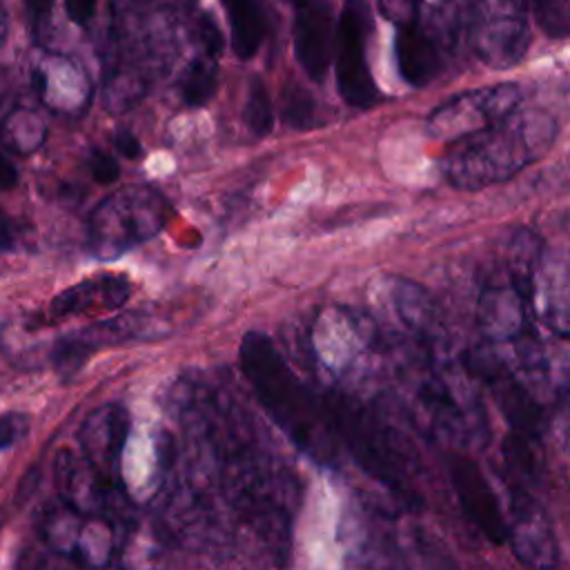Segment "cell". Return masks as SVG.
<instances>
[{"label":"cell","instance_id":"cell-1","mask_svg":"<svg viewBox=\"0 0 570 570\" xmlns=\"http://www.w3.org/2000/svg\"><path fill=\"white\" fill-rule=\"evenodd\" d=\"M196 425L198 436L205 439L212 452V465L225 499L285 557L289 548V512L265 454L256 450L245 430L236 428V416L216 399L198 403Z\"/></svg>","mask_w":570,"mask_h":570},{"label":"cell","instance_id":"cell-2","mask_svg":"<svg viewBox=\"0 0 570 570\" xmlns=\"http://www.w3.org/2000/svg\"><path fill=\"white\" fill-rule=\"evenodd\" d=\"M238 363L276 428L309 459L332 465L336 448L325 410L323 405L316 410L309 390L292 372L274 341L263 332H247L238 345Z\"/></svg>","mask_w":570,"mask_h":570},{"label":"cell","instance_id":"cell-3","mask_svg":"<svg viewBox=\"0 0 570 570\" xmlns=\"http://www.w3.org/2000/svg\"><path fill=\"white\" fill-rule=\"evenodd\" d=\"M557 138V120L543 109H514L494 127L461 140L443 174L456 189H483L510 180L546 156Z\"/></svg>","mask_w":570,"mask_h":570},{"label":"cell","instance_id":"cell-4","mask_svg":"<svg viewBox=\"0 0 570 570\" xmlns=\"http://www.w3.org/2000/svg\"><path fill=\"white\" fill-rule=\"evenodd\" d=\"M321 403L332 432L345 441L361 468L403 497V501H414L416 494L410 485L412 454L403 448V441L352 396L332 390Z\"/></svg>","mask_w":570,"mask_h":570},{"label":"cell","instance_id":"cell-5","mask_svg":"<svg viewBox=\"0 0 570 570\" xmlns=\"http://www.w3.org/2000/svg\"><path fill=\"white\" fill-rule=\"evenodd\" d=\"M410 374L405 376V387L419 423L452 445L485 441L488 419L483 403L468 383L445 370L443 361L419 365Z\"/></svg>","mask_w":570,"mask_h":570},{"label":"cell","instance_id":"cell-6","mask_svg":"<svg viewBox=\"0 0 570 570\" xmlns=\"http://www.w3.org/2000/svg\"><path fill=\"white\" fill-rule=\"evenodd\" d=\"M169 220V200L154 187L138 185L109 194L91 214L87 247L100 261L118 258L156 236Z\"/></svg>","mask_w":570,"mask_h":570},{"label":"cell","instance_id":"cell-7","mask_svg":"<svg viewBox=\"0 0 570 570\" xmlns=\"http://www.w3.org/2000/svg\"><path fill=\"white\" fill-rule=\"evenodd\" d=\"M468 40L490 69L517 67L530 47V24L521 0H463Z\"/></svg>","mask_w":570,"mask_h":570},{"label":"cell","instance_id":"cell-8","mask_svg":"<svg viewBox=\"0 0 570 570\" xmlns=\"http://www.w3.org/2000/svg\"><path fill=\"white\" fill-rule=\"evenodd\" d=\"M118 525L60 505L42 519V539L51 554L82 568L107 570L116 566L120 548Z\"/></svg>","mask_w":570,"mask_h":570},{"label":"cell","instance_id":"cell-9","mask_svg":"<svg viewBox=\"0 0 570 570\" xmlns=\"http://www.w3.org/2000/svg\"><path fill=\"white\" fill-rule=\"evenodd\" d=\"M374 20L367 0H343L336 22L334 71L341 98L356 109H370L379 102V87L367 62V47Z\"/></svg>","mask_w":570,"mask_h":570},{"label":"cell","instance_id":"cell-10","mask_svg":"<svg viewBox=\"0 0 570 570\" xmlns=\"http://www.w3.org/2000/svg\"><path fill=\"white\" fill-rule=\"evenodd\" d=\"M519 102L521 89L514 82L470 89L452 96L430 111L425 129L434 140L461 142L501 122L519 107Z\"/></svg>","mask_w":570,"mask_h":570},{"label":"cell","instance_id":"cell-11","mask_svg":"<svg viewBox=\"0 0 570 570\" xmlns=\"http://www.w3.org/2000/svg\"><path fill=\"white\" fill-rule=\"evenodd\" d=\"M56 481L62 503L76 512L105 519L118 528L129 525L131 505L122 483L98 472L82 454L60 450L56 461Z\"/></svg>","mask_w":570,"mask_h":570},{"label":"cell","instance_id":"cell-12","mask_svg":"<svg viewBox=\"0 0 570 570\" xmlns=\"http://www.w3.org/2000/svg\"><path fill=\"white\" fill-rule=\"evenodd\" d=\"M505 521L508 543L525 568L552 570L559 563V543L552 521L528 488L510 483Z\"/></svg>","mask_w":570,"mask_h":570},{"label":"cell","instance_id":"cell-13","mask_svg":"<svg viewBox=\"0 0 570 570\" xmlns=\"http://www.w3.org/2000/svg\"><path fill=\"white\" fill-rule=\"evenodd\" d=\"M448 474L459 505L468 521L481 530L492 543L508 541V521L501 510L499 497L483 474V470L465 454H448Z\"/></svg>","mask_w":570,"mask_h":570},{"label":"cell","instance_id":"cell-14","mask_svg":"<svg viewBox=\"0 0 570 570\" xmlns=\"http://www.w3.org/2000/svg\"><path fill=\"white\" fill-rule=\"evenodd\" d=\"M294 53L305 76L314 82H323L336 47V27L332 7L323 0H309L296 9L294 16Z\"/></svg>","mask_w":570,"mask_h":570},{"label":"cell","instance_id":"cell-15","mask_svg":"<svg viewBox=\"0 0 570 570\" xmlns=\"http://www.w3.org/2000/svg\"><path fill=\"white\" fill-rule=\"evenodd\" d=\"M129 432V416L120 405L96 407L80 428V454L105 476L120 481V456Z\"/></svg>","mask_w":570,"mask_h":570},{"label":"cell","instance_id":"cell-16","mask_svg":"<svg viewBox=\"0 0 570 570\" xmlns=\"http://www.w3.org/2000/svg\"><path fill=\"white\" fill-rule=\"evenodd\" d=\"M131 296V283L125 274H96L62 292L49 303V316L65 321L71 316L116 312Z\"/></svg>","mask_w":570,"mask_h":570},{"label":"cell","instance_id":"cell-17","mask_svg":"<svg viewBox=\"0 0 570 570\" xmlns=\"http://www.w3.org/2000/svg\"><path fill=\"white\" fill-rule=\"evenodd\" d=\"M394 56L399 73L412 87H425L443 71L441 45L432 31L416 20L399 22L394 36Z\"/></svg>","mask_w":570,"mask_h":570},{"label":"cell","instance_id":"cell-18","mask_svg":"<svg viewBox=\"0 0 570 570\" xmlns=\"http://www.w3.org/2000/svg\"><path fill=\"white\" fill-rule=\"evenodd\" d=\"M532 301L539 318L559 336L570 338V272L561 265L534 267L523 294Z\"/></svg>","mask_w":570,"mask_h":570},{"label":"cell","instance_id":"cell-19","mask_svg":"<svg viewBox=\"0 0 570 570\" xmlns=\"http://www.w3.org/2000/svg\"><path fill=\"white\" fill-rule=\"evenodd\" d=\"M33 87L56 111H78L87 98V76L71 60L49 58L33 69Z\"/></svg>","mask_w":570,"mask_h":570},{"label":"cell","instance_id":"cell-20","mask_svg":"<svg viewBox=\"0 0 570 570\" xmlns=\"http://www.w3.org/2000/svg\"><path fill=\"white\" fill-rule=\"evenodd\" d=\"M229 22L232 49L240 60H249L258 53L267 22L261 0H220Z\"/></svg>","mask_w":570,"mask_h":570},{"label":"cell","instance_id":"cell-21","mask_svg":"<svg viewBox=\"0 0 570 570\" xmlns=\"http://www.w3.org/2000/svg\"><path fill=\"white\" fill-rule=\"evenodd\" d=\"M45 122L24 107H11L0 120V140L16 154H31L45 140Z\"/></svg>","mask_w":570,"mask_h":570},{"label":"cell","instance_id":"cell-22","mask_svg":"<svg viewBox=\"0 0 570 570\" xmlns=\"http://www.w3.org/2000/svg\"><path fill=\"white\" fill-rule=\"evenodd\" d=\"M218 85V67L209 56L194 58L180 78V98L187 107H203L212 100Z\"/></svg>","mask_w":570,"mask_h":570},{"label":"cell","instance_id":"cell-23","mask_svg":"<svg viewBox=\"0 0 570 570\" xmlns=\"http://www.w3.org/2000/svg\"><path fill=\"white\" fill-rule=\"evenodd\" d=\"M278 114L283 125L296 131H307L316 127V102L314 96L296 82H287L281 91Z\"/></svg>","mask_w":570,"mask_h":570},{"label":"cell","instance_id":"cell-24","mask_svg":"<svg viewBox=\"0 0 570 570\" xmlns=\"http://www.w3.org/2000/svg\"><path fill=\"white\" fill-rule=\"evenodd\" d=\"M274 120H276V114H274L272 96H269L265 82L256 76V78H252L249 89H247V98L243 105V122L254 136L263 138V136L272 134Z\"/></svg>","mask_w":570,"mask_h":570},{"label":"cell","instance_id":"cell-25","mask_svg":"<svg viewBox=\"0 0 570 570\" xmlns=\"http://www.w3.org/2000/svg\"><path fill=\"white\" fill-rule=\"evenodd\" d=\"M537 439L528 436V434H510L503 443V456L508 468L514 472L517 485H521V479H537L539 468H541V459L537 454Z\"/></svg>","mask_w":570,"mask_h":570},{"label":"cell","instance_id":"cell-26","mask_svg":"<svg viewBox=\"0 0 570 570\" xmlns=\"http://www.w3.org/2000/svg\"><path fill=\"white\" fill-rule=\"evenodd\" d=\"M537 24L550 38L570 33V4L568 0H528Z\"/></svg>","mask_w":570,"mask_h":570},{"label":"cell","instance_id":"cell-27","mask_svg":"<svg viewBox=\"0 0 570 570\" xmlns=\"http://www.w3.org/2000/svg\"><path fill=\"white\" fill-rule=\"evenodd\" d=\"M27 20H29V31L36 42H42L49 33L51 24V13H53V2L56 0H22Z\"/></svg>","mask_w":570,"mask_h":570},{"label":"cell","instance_id":"cell-28","mask_svg":"<svg viewBox=\"0 0 570 570\" xmlns=\"http://www.w3.org/2000/svg\"><path fill=\"white\" fill-rule=\"evenodd\" d=\"M29 419L22 412H7L0 416V452L16 445L27 432Z\"/></svg>","mask_w":570,"mask_h":570},{"label":"cell","instance_id":"cell-29","mask_svg":"<svg viewBox=\"0 0 570 570\" xmlns=\"http://www.w3.org/2000/svg\"><path fill=\"white\" fill-rule=\"evenodd\" d=\"M89 171H91L94 180L100 183V185H111L120 176L116 158L105 154V151H100V149H94L89 154Z\"/></svg>","mask_w":570,"mask_h":570},{"label":"cell","instance_id":"cell-30","mask_svg":"<svg viewBox=\"0 0 570 570\" xmlns=\"http://www.w3.org/2000/svg\"><path fill=\"white\" fill-rule=\"evenodd\" d=\"M200 38H203V47H205V56L209 58H218L223 51V31L218 29L216 20L212 16H203L200 20Z\"/></svg>","mask_w":570,"mask_h":570},{"label":"cell","instance_id":"cell-31","mask_svg":"<svg viewBox=\"0 0 570 570\" xmlns=\"http://www.w3.org/2000/svg\"><path fill=\"white\" fill-rule=\"evenodd\" d=\"M65 11L73 24L87 27L96 13V0H65Z\"/></svg>","mask_w":570,"mask_h":570},{"label":"cell","instance_id":"cell-32","mask_svg":"<svg viewBox=\"0 0 570 570\" xmlns=\"http://www.w3.org/2000/svg\"><path fill=\"white\" fill-rule=\"evenodd\" d=\"M114 147L125 156V158H140L142 156V145L140 140L129 131V129H118L111 138Z\"/></svg>","mask_w":570,"mask_h":570},{"label":"cell","instance_id":"cell-33","mask_svg":"<svg viewBox=\"0 0 570 570\" xmlns=\"http://www.w3.org/2000/svg\"><path fill=\"white\" fill-rule=\"evenodd\" d=\"M416 7H419V0H383V9L390 18L399 22H405V20H414V13H416Z\"/></svg>","mask_w":570,"mask_h":570},{"label":"cell","instance_id":"cell-34","mask_svg":"<svg viewBox=\"0 0 570 570\" xmlns=\"http://www.w3.org/2000/svg\"><path fill=\"white\" fill-rule=\"evenodd\" d=\"M18 183V169L16 165L0 151V191L13 189Z\"/></svg>","mask_w":570,"mask_h":570},{"label":"cell","instance_id":"cell-35","mask_svg":"<svg viewBox=\"0 0 570 570\" xmlns=\"http://www.w3.org/2000/svg\"><path fill=\"white\" fill-rule=\"evenodd\" d=\"M16 227L11 218L0 209V249H13L16 247Z\"/></svg>","mask_w":570,"mask_h":570},{"label":"cell","instance_id":"cell-36","mask_svg":"<svg viewBox=\"0 0 570 570\" xmlns=\"http://www.w3.org/2000/svg\"><path fill=\"white\" fill-rule=\"evenodd\" d=\"M7 29H9V13H7V9H4V4H2V0H0V42L4 40Z\"/></svg>","mask_w":570,"mask_h":570},{"label":"cell","instance_id":"cell-37","mask_svg":"<svg viewBox=\"0 0 570 570\" xmlns=\"http://www.w3.org/2000/svg\"><path fill=\"white\" fill-rule=\"evenodd\" d=\"M118 9H134V7H138V4H145L147 0H111Z\"/></svg>","mask_w":570,"mask_h":570},{"label":"cell","instance_id":"cell-38","mask_svg":"<svg viewBox=\"0 0 570 570\" xmlns=\"http://www.w3.org/2000/svg\"><path fill=\"white\" fill-rule=\"evenodd\" d=\"M289 2H292V4H294V7H296V9H298V7H303V4H307V2H309V0H289Z\"/></svg>","mask_w":570,"mask_h":570}]
</instances>
